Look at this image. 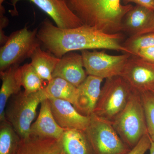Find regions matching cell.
Returning a JSON list of instances; mask_svg holds the SVG:
<instances>
[{
	"label": "cell",
	"mask_w": 154,
	"mask_h": 154,
	"mask_svg": "<svg viewBox=\"0 0 154 154\" xmlns=\"http://www.w3.org/2000/svg\"><path fill=\"white\" fill-rule=\"evenodd\" d=\"M125 5L133 3L137 5L143 6L154 11V0H122Z\"/></svg>",
	"instance_id": "4316f807"
},
{
	"label": "cell",
	"mask_w": 154,
	"mask_h": 154,
	"mask_svg": "<svg viewBox=\"0 0 154 154\" xmlns=\"http://www.w3.org/2000/svg\"><path fill=\"white\" fill-rule=\"evenodd\" d=\"M85 131L94 154H127L131 150L122 140L112 122L97 116H90Z\"/></svg>",
	"instance_id": "52a82bcc"
},
{
	"label": "cell",
	"mask_w": 154,
	"mask_h": 154,
	"mask_svg": "<svg viewBox=\"0 0 154 154\" xmlns=\"http://www.w3.org/2000/svg\"><path fill=\"white\" fill-rule=\"evenodd\" d=\"M149 154H154V142L151 140L150 147L149 149Z\"/></svg>",
	"instance_id": "f1b7e54d"
},
{
	"label": "cell",
	"mask_w": 154,
	"mask_h": 154,
	"mask_svg": "<svg viewBox=\"0 0 154 154\" xmlns=\"http://www.w3.org/2000/svg\"><path fill=\"white\" fill-rule=\"evenodd\" d=\"M31 65L43 81L49 82L53 79V73L60 58L49 52L37 48L31 57Z\"/></svg>",
	"instance_id": "d6986e66"
},
{
	"label": "cell",
	"mask_w": 154,
	"mask_h": 154,
	"mask_svg": "<svg viewBox=\"0 0 154 154\" xmlns=\"http://www.w3.org/2000/svg\"><path fill=\"white\" fill-rule=\"evenodd\" d=\"M148 91H150L152 94H153L154 96V85L151 87L150 88H149V89Z\"/></svg>",
	"instance_id": "f546056e"
},
{
	"label": "cell",
	"mask_w": 154,
	"mask_h": 154,
	"mask_svg": "<svg viewBox=\"0 0 154 154\" xmlns=\"http://www.w3.org/2000/svg\"><path fill=\"white\" fill-rule=\"evenodd\" d=\"M134 92L120 76L106 79L94 113L112 122L125 107Z\"/></svg>",
	"instance_id": "5b68a950"
},
{
	"label": "cell",
	"mask_w": 154,
	"mask_h": 154,
	"mask_svg": "<svg viewBox=\"0 0 154 154\" xmlns=\"http://www.w3.org/2000/svg\"><path fill=\"white\" fill-rule=\"evenodd\" d=\"M48 98L62 99L74 105L78 96V88L67 81L58 78H53L44 88Z\"/></svg>",
	"instance_id": "ffe728a7"
},
{
	"label": "cell",
	"mask_w": 154,
	"mask_h": 154,
	"mask_svg": "<svg viewBox=\"0 0 154 154\" xmlns=\"http://www.w3.org/2000/svg\"><path fill=\"white\" fill-rule=\"evenodd\" d=\"M122 31L130 37L154 33V11L137 5L133 6L123 18Z\"/></svg>",
	"instance_id": "7c38bea8"
},
{
	"label": "cell",
	"mask_w": 154,
	"mask_h": 154,
	"mask_svg": "<svg viewBox=\"0 0 154 154\" xmlns=\"http://www.w3.org/2000/svg\"><path fill=\"white\" fill-rule=\"evenodd\" d=\"M61 154H65V153L63 151H62V152Z\"/></svg>",
	"instance_id": "1f68e13d"
},
{
	"label": "cell",
	"mask_w": 154,
	"mask_h": 154,
	"mask_svg": "<svg viewBox=\"0 0 154 154\" xmlns=\"http://www.w3.org/2000/svg\"><path fill=\"white\" fill-rule=\"evenodd\" d=\"M112 123L121 139L131 149L148 134L140 93L133 92L125 107Z\"/></svg>",
	"instance_id": "277c9868"
},
{
	"label": "cell",
	"mask_w": 154,
	"mask_h": 154,
	"mask_svg": "<svg viewBox=\"0 0 154 154\" xmlns=\"http://www.w3.org/2000/svg\"><path fill=\"white\" fill-rule=\"evenodd\" d=\"M122 0H66L70 9L83 25L107 34L122 31V20L132 8L131 4L122 5Z\"/></svg>",
	"instance_id": "7a4b0ae2"
},
{
	"label": "cell",
	"mask_w": 154,
	"mask_h": 154,
	"mask_svg": "<svg viewBox=\"0 0 154 154\" xmlns=\"http://www.w3.org/2000/svg\"><path fill=\"white\" fill-rule=\"evenodd\" d=\"M7 104L5 116L21 139L30 136V128L36 117L38 105L48 99L44 88L31 94L24 91L14 95Z\"/></svg>",
	"instance_id": "3957f363"
},
{
	"label": "cell",
	"mask_w": 154,
	"mask_h": 154,
	"mask_svg": "<svg viewBox=\"0 0 154 154\" xmlns=\"http://www.w3.org/2000/svg\"><path fill=\"white\" fill-rule=\"evenodd\" d=\"M61 140L65 154H94L85 131L66 129Z\"/></svg>",
	"instance_id": "ac0fdd59"
},
{
	"label": "cell",
	"mask_w": 154,
	"mask_h": 154,
	"mask_svg": "<svg viewBox=\"0 0 154 154\" xmlns=\"http://www.w3.org/2000/svg\"><path fill=\"white\" fill-rule=\"evenodd\" d=\"M22 0H11L14 10L13 16H18L17 3ZM37 6L54 21L56 26L62 29L77 28L83 25L79 18L69 8L66 0H27Z\"/></svg>",
	"instance_id": "9c48e42d"
},
{
	"label": "cell",
	"mask_w": 154,
	"mask_h": 154,
	"mask_svg": "<svg viewBox=\"0 0 154 154\" xmlns=\"http://www.w3.org/2000/svg\"><path fill=\"white\" fill-rule=\"evenodd\" d=\"M38 30V28L29 30L25 25L11 33L6 43L0 48V72L14 65L20 64L31 57L41 45L37 36Z\"/></svg>",
	"instance_id": "8992f818"
},
{
	"label": "cell",
	"mask_w": 154,
	"mask_h": 154,
	"mask_svg": "<svg viewBox=\"0 0 154 154\" xmlns=\"http://www.w3.org/2000/svg\"><path fill=\"white\" fill-rule=\"evenodd\" d=\"M151 140L148 134L141 139L134 147L127 154H145L150 147Z\"/></svg>",
	"instance_id": "d4e9b609"
},
{
	"label": "cell",
	"mask_w": 154,
	"mask_h": 154,
	"mask_svg": "<svg viewBox=\"0 0 154 154\" xmlns=\"http://www.w3.org/2000/svg\"><path fill=\"white\" fill-rule=\"evenodd\" d=\"M19 64L14 65L0 72L2 81L0 90V121L6 120L5 110L9 100L21 91L22 87Z\"/></svg>",
	"instance_id": "2e32d148"
},
{
	"label": "cell",
	"mask_w": 154,
	"mask_h": 154,
	"mask_svg": "<svg viewBox=\"0 0 154 154\" xmlns=\"http://www.w3.org/2000/svg\"><path fill=\"white\" fill-rule=\"evenodd\" d=\"M84 66L87 74L106 79L120 76L131 56L128 53L111 55L105 51H81Z\"/></svg>",
	"instance_id": "ba28073f"
},
{
	"label": "cell",
	"mask_w": 154,
	"mask_h": 154,
	"mask_svg": "<svg viewBox=\"0 0 154 154\" xmlns=\"http://www.w3.org/2000/svg\"><path fill=\"white\" fill-rule=\"evenodd\" d=\"M82 54L69 52L60 59L53 73V78H61L78 88L88 76Z\"/></svg>",
	"instance_id": "5bb4252c"
},
{
	"label": "cell",
	"mask_w": 154,
	"mask_h": 154,
	"mask_svg": "<svg viewBox=\"0 0 154 154\" xmlns=\"http://www.w3.org/2000/svg\"><path fill=\"white\" fill-rule=\"evenodd\" d=\"M143 107L147 133L154 142V96L150 91H145L140 94Z\"/></svg>",
	"instance_id": "cb8c5ba5"
},
{
	"label": "cell",
	"mask_w": 154,
	"mask_h": 154,
	"mask_svg": "<svg viewBox=\"0 0 154 154\" xmlns=\"http://www.w3.org/2000/svg\"><path fill=\"white\" fill-rule=\"evenodd\" d=\"M62 151L61 139L30 136L21 139L14 154H61Z\"/></svg>",
	"instance_id": "e0dca14e"
},
{
	"label": "cell",
	"mask_w": 154,
	"mask_h": 154,
	"mask_svg": "<svg viewBox=\"0 0 154 154\" xmlns=\"http://www.w3.org/2000/svg\"><path fill=\"white\" fill-rule=\"evenodd\" d=\"M22 86L25 94L35 93L43 89V80L37 73L31 64L26 63L20 67Z\"/></svg>",
	"instance_id": "7402d4cb"
},
{
	"label": "cell",
	"mask_w": 154,
	"mask_h": 154,
	"mask_svg": "<svg viewBox=\"0 0 154 154\" xmlns=\"http://www.w3.org/2000/svg\"><path fill=\"white\" fill-rule=\"evenodd\" d=\"M5 0H0V5H2L3 2Z\"/></svg>",
	"instance_id": "4dcf8cb0"
},
{
	"label": "cell",
	"mask_w": 154,
	"mask_h": 154,
	"mask_svg": "<svg viewBox=\"0 0 154 154\" xmlns=\"http://www.w3.org/2000/svg\"><path fill=\"white\" fill-rule=\"evenodd\" d=\"M21 138L7 120L0 124V154H14Z\"/></svg>",
	"instance_id": "44dd1931"
},
{
	"label": "cell",
	"mask_w": 154,
	"mask_h": 154,
	"mask_svg": "<svg viewBox=\"0 0 154 154\" xmlns=\"http://www.w3.org/2000/svg\"><path fill=\"white\" fill-rule=\"evenodd\" d=\"M120 76L134 92L140 94L148 91L154 85V63L131 56Z\"/></svg>",
	"instance_id": "30bf717a"
},
{
	"label": "cell",
	"mask_w": 154,
	"mask_h": 154,
	"mask_svg": "<svg viewBox=\"0 0 154 154\" xmlns=\"http://www.w3.org/2000/svg\"><path fill=\"white\" fill-rule=\"evenodd\" d=\"M65 130L56 121L48 99L42 101L38 117L30 127V136L60 139Z\"/></svg>",
	"instance_id": "9a60e30c"
},
{
	"label": "cell",
	"mask_w": 154,
	"mask_h": 154,
	"mask_svg": "<svg viewBox=\"0 0 154 154\" xmlns=\"http://www.w3.org/2000/svg\"><path fill=\"white\" fill-rule=\"evenodd\" d=\"M103 80L99 77L88 75L77 88L78 96L73 106L79 113L86 116H90L94 113L101 93Z\"/></svg>",
	"instance_id": "4fadbf2b"
},
{
	"label": "cell",
	"mask_w": 154,
	"mask_h": 154,
	"mask_svg": "<svg viewBox=\"0 0 154 154\" xmlns=\"http://www.w3.org/2000/svg\"><path fill=\"white\" fill-rule=\"evenodd\" d=\"M149 62L154 63V46L141 50L137 56Z\"/></svg>",
	"instance_id": "484cf974"
},
{
	"label": "cell",
	"mask_w": 154,
	"mask_h": 154,
	"mask_svg": "<svg viewBox=\"0 0 154 154\" xmlns=\"http://www.w3.org/2000/svg\"><path fill=\"white\" fill-rule=\"evenodd\" d=\"M5 9L3 5H0V33H4V28L9 25V19L5 15Z\"/></svg>",
	"instance_id": "83f0119b"
},
{
	"label": "cell",
	"mask_w": 154,
	"mask_h": 154,
	"mask_svg": "<svg viewBox=\"0 0 154 154\" xmlns=\"http://www.w3.org/2000/svg\"><path fill=\"white\" fill-rule=\"evenodd\" d=\"M48 99L54 117L61 127L85 131L90 122V116L79 113L68 101L53 98Z\"/></svg>",
	"instance_id": "8fae6325"
},
{
	"label": "cell",
	"mask_w": 154,
	"mask_h": 154,
	"mask_svg": "<svg viewBox=\"0 0 154 154\" xmlns=\"http://www.w3.org/2000/svg\"><path fill=\"white\" fill-rule=\"evenodd\" d=\"M122 45L128 54L132 56H137L141 50L154 46V33L129 37Z\"/></svg>",
	"instance_id": "603a6c76"
},
{
	"label": "cell",
	"mask_w": 154,
	"mask_h": 154,
	"mask_svg": "<svg viewBox=\"0 0 154 154\" xmlns=\"http://www.w3.org/2000/svg\"><path fill=\"white\" fill-rule=\"evenodd\" d=\"M37 36L48 52L59 58L69 52L84 50H112L128 53L122 44V33L107 34L87 25L62 29L46 18L38 28Z\"/></svg>",
	"instance_id": "6da1fadb"
}]
</instances>
